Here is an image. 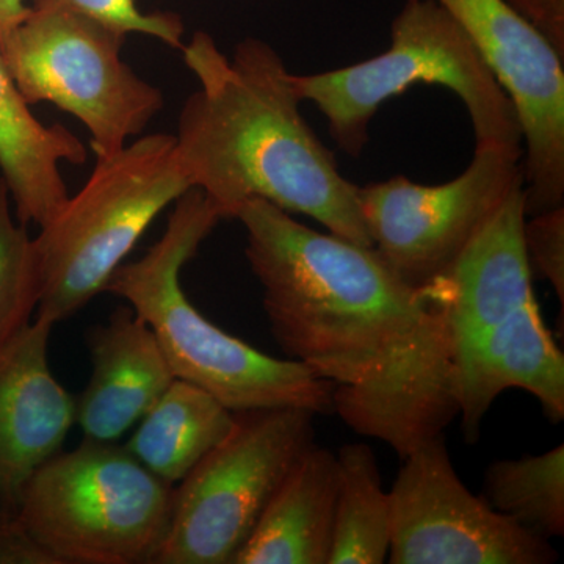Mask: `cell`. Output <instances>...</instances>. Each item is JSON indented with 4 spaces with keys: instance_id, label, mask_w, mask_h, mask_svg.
<instances>
[{
    "instance_id": "6da1fadb",
    "label": "cell",
    "mask_w": 564,
    "mask_h": 564,
    "mask_svg": "<svg viewBox=\"0 0 564 564\" xmlns=\"http://www.w3.org/2000/svg\"><path fill=\"white\" fill-rule=\"evenodd\" d=\"M289 359L333 386V411L404 459L458 419L456 347L443 289L406 284L373 247L296 221L261 198L236 214Z\"/></svg>"
},
{
    "instance_id": "5b68a950",
    "label": "cell",
    "mask_w": 564,
    "mask_h": 564,
    "mask_svg": "<svg viewBox=\"0 0 564 564\" xmlns=\"http://www.w3.org/2000/svg\"><path fill=\"white\" fill-rule=\"evenodd\" d=\"M188 188L170 133H151L96 158L84 187L33 239L41 284L36 317L55 325L84 310L151 223Z\"/></svg>"
},
{
    "instance_id": "d4e9b609",
    "label": "cell",
    "mask_w": 564,
    "mask_h": 564,
    "mask_svg": "<svg viewBox=\"0 0 564 564\" xmlns=\"http://www.w3.org/2000/svg\"><path fill=\"white\" fill-rule=\"evenodd\" d=\"M564 55V0H507Z\"/></svg>"
},
{
    "instance_id": "7402d4cb",
    "label": "cell",
    "mask_w": 564,
    "mask_h": 564,
    "mask_svg": "<svg viewBox=\"0 0 564 564\" xmlns=\"http://www.w3.org/2000/svg\"><path fill=\"white\" fill-rule=\"evenodd\" d=\"M28 6L58 7L90 18L96 22L126 33H143L154 36L174 50H182L184 43V22L180 14L169 11L143 13L135 0H25Z\"/></svg>"
},
{
    "instance_id": "9c48e42d",
    "label": "cell",
    "mask_w": 564,
    "mask_h": 564,
    "mask_svg": "<svg viewBox=\"0 0 564 564\" xmlns=\"http://www.w3.org/2000/svg\"><path fill=\"white\" fill-rule=\"evenodd\" d=\"M522 152L475 147L469 166L445 184L393 176L358 187L375 250L413 288L440 280L508 196L524 187Z\"/></svg>"
},
{
    "instance_id": "52a82bcc",
    "label": "cell",
    "mask_w": 564,
    "mask_h": 564,
    "mask_svg": "<svg viewBox=\"0 0 564 564\" xmlns=\"http://www.w3.org/2000/svg\"><path fill=\"white\" fill-rule=\"evenodd\" d=\"M315 413L258 408L174 489L172 521L154 564H232L273 494L315 444Z\"/></svg>"
},
{
    "instance_id": "44dd1931",
    "label": "cell",
    "mask_w": 564,
    "mask_h": 564,
    "mask_svg": "<svg viewBox=\"0 0 564 564\" xmlns=\"http://www.w3.org/2000/svg\"><path fill=\"white\" fill-rule=\"evenodd\" d=\"M40 267L28 225L14 218L0 177V345L32 322L40 303Z\"/></svg>"
},
{
    "instance_id": "7c38bea8",
    "label": "cell",
    "mask_w": 564,
    "mask_h": 564,
    "mask_svg": "<svg viewBox=\"0 0 564 564\" xmlns=\"http://www.w3.org/2000/svg\"><path fill=\"white\" fill-rule=\"evenodd\" d=\"M54 323L36 317L0 345V508L14 514L41 464L62 452L76 400L51 372Z\"/></svg>"
},
{
    "instance_id": "7a4b0ae2",
    "label": "cell",
    "mask_w": 564,
    "mask_h": 564,
    "mask_svg": "<svg viewBox=\"0 0 564 564\" xmlns=\"http://www.w3.org/2000/svg\"><path fill=\"white\" fill-rule=\"evenodd\" d=\"M182 52L199 88L182 107L176 154L192 187L223 220L261 198L373 247L359 185L340 173L336 155L304 120L292 73L274 47L245 39L228 57L209 33L198 31Z\"/></svg>"
},
{
    "instance_id": "30bf717a",
    "label": "cell",
    "mask_w": 564,
    "mask_h": 564,
    "mask_svg": "<svg viewBox=\"0 0 564 564\" xmlns=\"http://www.w3.org/2000/svg\"><path fill=\"white\" fill-rule=\"evenodd\" d=\"M392 564H549L558 555L475 496L456 474L445 436L403 459L391 491Z\"/></svg>"
},
{
    "instance_id": "603a6c76",
    "label": "cell",
    "mask_w": 564,
    "mask_h": 564,
    "mask_svg": "<svg viewBox=\"0 0 564 564\" xmlns=\"http://www.w3.org/2000/svg\"><path fill=\"white\" fill-rule=\"evenodd\" d=\"M530 270L551 282L564 311V207L534 215L524 225Z\"/></svg>"
},
{
    "instance_id": "5bb4252c",
    "label": "cell",
    "mask_w": 564,
    "mask_h": 564,
    "mask_svg": "<svg viewBox=\"0 0 564 564\" xmlns=\"http://www.w3.org/2000/svg\"><path fill=\"white\" fill-rule=\"evenodd\" d=\"M93 372L76 402L84 440L115 443L176 380L154 333L120 306L87 333Z\"/></svg>"
},
{
    "instance_id": "ba28073f",
    "label": "cell",
    "mask_w": 564,
    "mask_h": 564,
    "mask_svg": "<svg viewBox=\"0 0 564 564\" xmlns=\"http://www.w3.org/2000/svg\"><path fill=\"white\" fill-rule=\"evenodd\" d=\"M126 36L69 10L29 6L0 55L25 101L73 115L96 158H106L141 135L165 104L122 61Z\"/></svg>"
},
{
    "instance_id": "9a60e30c",
    "label": "cell",
    "mask_w": 564,
    "mask_h": 564,
    "mask_svg": "<svg viewBox=\"0 0 564 564\" xmlns=\"http://www.w3.org/2000/svg\"><path fill=\"white\" fill-rule=\"evenodd\" d=\"M524 187L485 223L458 261L441 276L456 355L534 299L524 243Z\"/></svg>"
},
{
    "instance_id": "277c9868",
    "label": "cell",
    "mask_w": 564,
    "mask_h": 564,
    "mask_svg": "<svg viewBox=\"0 0 564 564\" xmlns=\"http://www.w3.org/2000/svg\"><path fill=\"white\" fill-rule=\"evenodd\" d=\"M296 95L328 121L345 154L361 158L369 128L386 101L415 85H440L458 96L473 122L475 147L522 151L510 96L473 41L434 0H406L392 22L391 46L369 61L318 74H292Z\"/></svg>"
},
{
    "instance_id": "8fae6325",
    "label": "cell",
    "mask_w": 564,
    "mask_h": 564,
    "mask_svg": "<svg viewBox=\"0 0 564 564\" xmlns=\"http://www.w3.org/2000/svg\"><path fill=\"white\" fill-rule=\"evenodd\" d=\"M510 96L525 143V217L564 207V55L507 0H434Z\"/></svg>"
},
{
    "instance_id": "e0dca14e",
    "label": "cell",
    "mask_w": 564,
    "mask_h": 564,
    "mask_svg": "<svg viewBox=\"0 0 564 564\" xmlns=\"http://www.w3.org/2000/svg\"><path fill=\"white\" fill-rule=\"evenodd\" d=\"M87 159V148L65 126L36 120L0 55V177L18 220L47 225L69 198L62 163L84 165Z\"/></svg>"
},
{
    "instance_id": "ac0fdd59",
    "label": "cell",
    "mask_w": 564,
    "mask_h": 564,
    "mask_svg": "<svg viewBox=\"0 0 564 564\" xmlns=\"http://www.w3.org/2000/svg\"><path fill=\"white\" fill-rule=\"evenodd\" d=\"M234 413L209 392L176 380L140 419L126 448L169 485L181 484L231 432Z\"/></svg>"
},
{
    "instance_id": "4316f807",
    "label": "cell",
    "mask_w": 564,
    "mask_h": 564,
    "mask_svg": "<svg viewBox=\"0 0 564 564\" xmlns=\"http://www.w3.org/2000/svg\"><path fill=\"white\" fill-rule=\"evenodd\" d=\"M0 516H2V508H0Z\"/></svg>"
},
{
    "instance_id": "3957f363",
    "label": "cell",
    "mask_w": 564,
    "mask_h": 564,
    "mask_svg": "<svg viewBox=\"0 0 564 564\" xmlns=\"http://www.w3.org/2000/svg\"><path fill=\"white\" fill-rule=\"evenodd\" d=\"M223 220L199 188L174 202L165 232L139 261L122 262L104 292L126 300L150 326L174 377L209 392L229 411H333V386L303 364L278 359L223 332L182 291L181 272Z\"/></svg>"
},
{
    "instance_id": "4fadbf2b",
    "label": "cell",
    "mask_w": 564,
    "mask_h": 564,
    "mask_svg": "<svg viewBox=\"0 0 564 564\" xmlns=\"http://www.w3.org/2000/svg\"><path fill=\"white\" fill-rule=\"evenodd\" d=\"M458 417L473 444L485 415L503 391L524 389L536 397L549 421L564 419V358L545 328L536 299L492 326L456 355Z\"/></svg>"
},
{
    "instance_id": "2e32d148",
    "label": "cell",
    "mask_w": 564,
    "mask_h": 564,
    "mask_svg": "<svg viewBox=\"0 0 564 564\" xmlns=\"http://www.w3.org/2000/svg\"><path fill=\"white\" fill-rule=\"evenodd\" d=\"M339 467L314 444L289 470L232 564H328Z\"/></svg>"
},
{
    "instance_id": "cb8c5ba5",
    "label": "cell",
    "mask_w": 564,
    "mask_h": 564,
    "mask_svg": "<svg viewBox=\"0 0 564 564\" xmlns=\"http://www.w3.org/2000/svg\"><path fill=\"white\" fill-rule=\"evenodd\" d=\"M0 564H62L40 543L17 513L0 516Z\"/></svg>"
},
{
    "instance_id": "d6986e66",
    "label": "cell",
    "mask_w": 564,
    "mask_h": 564,
    "mask_svg": "<svg viewBox=\"0 0 564 564\" xmlns=\"http://www.w3.org/2000/svg\"><path fill=\"white\" fill-rule=\"evenodd\" d=\"M339 486L328 564H381L391 547V500L370 445L340 447Z\"/></svg>"
},
{
    "instance_id": "8992f818",
    "label": "cell",
    "mask_w": 564,
    "mask_h": 564,
    "mask_svg": "<svg viewBox=\"0 0 564 564\" xmlns=\"http://www.w3.org/2000/svg\"><path fill=\"white\" fill-rule=\"evenodd\" d=\"M174 488L115 443L84 440L41 464L17 516L62 564H154Z\"/></svg>"
},
{
    "instance_id": "ffe728a7",
    "label": "cell",
    "mask_w": 564,
    "mask_h": 564,
    "mask_svg": "<svg viewBox=\"0 0 564 564\" xmlns=\"http://www.w3.org/2000/svg\"><path fill=\"white\" fill-rule=\"evenodd\" d=\"M497 513L551 541L564 534V445L500 459L486 469L485 496Z\"/></svg>"
},
{
    "instance_id": "484cf974",
    "label": "cell",
    "mask_w": 564,
    "mask_h": 564,
    "mask_svg": "<svg viewBox=\"0 0 564 564\" xmlns=\"http://www.w3.org/2000/svg\"><path fill=\"white\" fill-rule=\"evenodd\" d=\"M25 0H0V54L6 50L11 33L28 14Z\"/></svg>"
}]
</instances>
